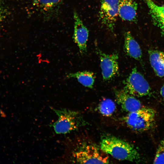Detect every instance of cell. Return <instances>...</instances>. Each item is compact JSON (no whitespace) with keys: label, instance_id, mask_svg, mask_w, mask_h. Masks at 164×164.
Wrapping results in <instances>:
<instances>
[{"label":"cell","instance_id":"cell-19","mask_svg":"<svg viewBox=\"0 0 164 164\" xmlns=\"http://www.w3.org/2000/svg\"><path fill=\"white\" fill-rule=\"evenodd\" d=\"M160 93L161 96L164 98V85L161 87L160 90Z\"/></svg>","mask_w":164,"mask_h":164},{"label":"cell","instance_id":"cell-18","mask_svg":"<svg viewBox=\"0 0 164 164\" xmlns=\"http://www.w3.org/2000/svg\"><path fill=\"white\" fill-rule=\"evenodd\" d=\"M6 10L2 0H0V26L5 18Z\"/></svg>","mask_w":164,"mask_h":164},{"label":"cell","instance_id":"cell-9","mask_svg":"<svg viewBox=\"0 0 164 164\" xmlns=\"http://www.w3.org/2000/svg\"><path fill=\"white\" fill-rule=\"evenodd\" d=\"M114 91L117 102L125 111L130 113L143 107L139 100L124 90L115 89Z\"/></svg>","mask_w":164,"mask_h":164},{"label":"cell","instance_id":"cell-10","mask_svg":"<svg viewBox=\"0 0 164 164\" xmlns=\"http://www.w3.org/2000/svg\"><path fill=\"white\" fill-rule=\"evenodd\" d=\"M119 16L123 20L135 22L137 19V0H118Z\"/></svg>","mask_w":164,"mask_h":164},{"label":"cell","instance_id":"cell-7","mask_svg":"<svg viewBox=\"0 0 164 164\" xmlns=\"http://www.w3.org/2000/svg\"><path fill=\"white\" fill-rule=\"evenodd\" d=\"M96 52L100 58L103 80L107 81L112 79L119 73L118 53L114 52L110 54H107L98 48L96 49Z\"/></svg>","mask_w":164,"mask_h":164},{"label":"cell","instance_id":"cell-5","mask_svg":"<svg viewBox=\"0 0 164 164\" xmlns=\"http://www.w3.org/2000/svg\"><path fill=\"white\" fill-rule=\"evenodd\" d=\"M123 90L135 97L146 96L151 92L149 83L136 67L133 68L128 77L124 81Z\"/></svg>","mask_w":164,"mask_h":164},{"label":"cell","instance_id":"cell-14","mask_svg":"<svg viewBox=\"0 0 164 164\" xmlns=\"http://www.w3.org/2000/svg\"><path fill=\"white\" fill-rule=\"evenodd\" d=\"M63 0H34L33 5L45 15L51 17L59 9Z\"/></svg>","mask_w":164,"mask_h":164},{"label":"cell","instance_id":"cell-6","mask_svg":"<svg viewBox=\"0 0 164 164\" xmlns=\"http://www.w3.org/2000/svg\"><path fill=\"white\" fill-rule=\"evenodd\" d=\"M118 16V0H101L99 20L109 31L113 32Z\"/></svg>","mask_w":164,"mask_h":164},{"label":"cell","instance_id":"cell-2","mask_svg":"<svg viewBox=\"0 0 164 164\" xmlns=\"http://www.w3.org/2000/svg\"><path fill=\"white\" fill-rule=\"evenodd\" d=\"M100 148L118 160L137 162L140 159L139 153L132 144L113 136L104 137L101 141Z\"/></svg>","mask_w":164,"mask_h":164},{"label":"cell","instance_id":"cell-3","mask_svg":"<svg viewBox=\"0 0 164 164\" xmlns=\"http://www.w3.org/2000/svg\"><path fill=\"white\" fill-rule=\"evenodd\" d=\"M50 108L57 116V120L51 126L58 134H66L77 130L82 125L80 113L65 108Z\"/></svg>","mask_w":164,"mask_h":164},{"label":"cell","instance_id":"cell-11","mask_svg":"<svg viewBox=\"0 0 164 164\" xmlns=\"http://www.w3.org/2000/svg\"><path fill=\"white\" fill-rule=\"evenodd\" d=\"M148 8L154 24L164 36V5H159L153 0H143Z\"/></svg>","mask_w":164,"mask_h":164},{"label":"cell","instance_id":"cell-17","mask_svg":"<svg viewBox=\"0 0 164 164\" xmlns=\"http://www.w3.org/2000/svg\"><path fill=\"white\" fill-rule=\"evenodd\" d=\"M155 164H164V137L157 149L153 161Z\"/></svg>","mask_w":164,"mask_h":164},{"label":"cell","instance_id":"cell-1","mask_svg":"<svg viewBox=\"0 0 164 164\" xmlns=\"http://www.w3.org/2000/svg\"><path fill=\"white\" fill-rule=\"evenodd\" d=\"M62 162H72L80 163H108V154L92 142H82L74 147H65Z\"/></svg>","mask_w":164,"mask_h":164},{"label":"cell","instance_id":"cell-4","mask_svg":"<svg viewBox=\"0 0 164 164\" xmlns=\"http://www.w3.org/2000/svg\"><path fill=\"white\" fill-rule=\"evenodd\" d=\"M156 114L154 109L143 106L136 111L128 113L124 120L127 126L134 131L143 132L153 126Z\"/></svg>","mask_w":164,"mask_h":164},{"label":"cell","instance_id":"cell-8","mask_svg":"<svg viewBox=\"0 0 164 164\" xmlns=\"http://www.w3.org/2000/svg\"><path fill=\"white\" fill-rule=\"evenodd\" d=\"M73 17L74 26L73 39L79 48L80 53L83 55L87 52L89 30L75 11H73Z\"/></svg>","mask_w":164,"mask_h":164},{"label":"cell","instance_id":"cell-15","mask_svg":"<svg viewBox=\"0 0 164 164\" xmlns=\"http://www.w3.org/2000/svg\"><path fill=\"white\" fill-rule=\"evenodd\" d=\"M67 78H75L84 86L92 88L95 82V75L92 72L88 71L69 73L66 76Z\"/></svg>","mask_w":164,"mask_h":164},{"label":"cell","instance_id":"cell-12","mask_svg":"<svg viewBox=\"0 0 164 164\" xmlns=\"http://www.w3.org/2000/svg\"><path fill=\"white\" fill-rule=\"evenodd\" d=\"M124 50L126 54L138 61L142 59V53L140 47L129 31L124 33Z\"/></svg>","mask_w":164,"mask_h":164},{"label":"cell","instance_id":"cell-13","mask_svg":"<svg viewBox=\"0 0 164 164\" xmlns=\"http://www.w3.org/2000/svg\"><path fill=\"white\" fill-rule=\"evenodd\" d=\"M151 65L156 75L164 77V52L157 50L149 51Z\"/></svg>","mask_w":164,"mask_h":164},{"label":"cell","instance_id":"cell-16","mask_svg":"<svg viewBox=\"0 0 164 164\" xmlns=\"http://www.w3.org/2000/svg\"><path fill=\"white\" fill-rule=\"evenodd\" d=\"M98 109L100 113L106 116H110L114 112L116 108L115 103L111 99L105 98L100 102Z\"/></svg>","mask_w":164,"mask_h":164}]
</instances>
